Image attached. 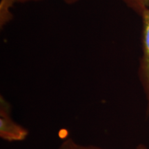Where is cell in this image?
Masks as SVG:
<instances>
[{
	"label": "cell",
	"mask_w": 149,
	"mask_h": 149,
	"mask_svg": "<svg viewBox=\"0 0 149 149\" xmlns=\"http://www.w3.org/2000/svg\"><path fill=\"white\" fill-rule=\"evenodd\" d=\"M141 18V56L138 76L146 101V114L149 115V6L140 15Z\"/></svg>",
	"instance_id": "2"
},
{
	"label": "cell",
	"mask_w": 149,
	"mask_h": 149,
	"mask_svg": "<svg viewBox=\"0 0 149 149\" xmlns=\"http://www.w3.org/2000/svg\"><path fill=\"white\" fill-rule=\"evenodd\" d=\"M38 1V0H19L18 1H22V2H26V1ZM66 3H72L76 2L78 0H64Z\"/></svg>",
	"instance_id": "6"
},
{
	"label": "cell",
	"mask_w": 149,
	"mask_h": 149,
	"mask_svg": "<svg viewBox=\"0 0 149 149\" xmlns=\"http://www.w3.org/2000/svg\"><path fill=\"white\" fill-rule=\"evenodd\" d=\"M11 105L2 95H0V138L8 142L24 141L29 135L26 128L18 124L11 115Z\"/></svg>",
	"instance_id": "1"
},
{
	"label": "cell",
	"mask_w": 149,
	"mask_h": 149,
	"mask_svg": "<svg viewBox=\"0 0 149 149\" xmlns=\"http://www.w3.org/2000/svg\"><path fill=\"white\" fill-rule=\"evenodd\" d=\"M58 149H106L92 145H84L79 144L71 137L64 139Z\"/></svg>",
	"instance_id": "5"
},
{
	"label": "cell",
	"mask_w": 149,
	"mask_h": 149,
	"mask_svg": "<svg viewBox=\"0 0 149 149\" xmlns=\"http://www.w3.org/2000/svg\"><path fill=\"white\" fill-rule=\"evenodd\" d=\"M19 0H0V26L3 27L12 19L13 5Z\"/></svg>",
	"instance_id": "3"
},
{
	"label": "cell",
	"mask_w": 149,
	"mask_h": 149,
	"mask_svg": "<svg viewBox=\"0 0 149 149\" xmlns=\"http://www.w3.org/2000/svg\"><path fill=\"white\" fill-rule=\"evenodd\" d=\"M126 6L140 16L149 6V0H122Z\"/></svg>",
	"instance_id": "4"
},
{
	"label": "cell",
	"mask_w": 149,
	"mask_h": 149,
	"mask_svg": "<svg viewBox=\"0 0 149 149\" xmlns=\"http://www.w3.org/2000/svg\"><path fill=\"white\" fill-rule=\"evenodd\" d=\"M136 149H149L146 146H145L144 144H139L138 146H137Z\"/></svg>",
	"instance_id": "7"
}]
</instances>
